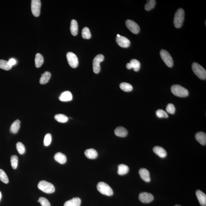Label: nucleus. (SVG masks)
<instances>
[{"label": "nucleus", "instance_id": "obj_21", "mask_svg": "<svg viewBox=\"0 0 206 206\" xmlns=\"http://www.w3.org/2000/svg\"><path fill=\"white\" fill-rule=\"evenodd\" d=\"M84 153L86 157L89 159H95L98 156L97 152L93 149H88L86 150Z\"/></svg>", "mask_w": 206, "mask_h": 206}, {"label": "nucleus", "instance_id": "obj_14", "mask_svg": "<svg viewBox=\"0 0 206 206\" xmlns=\"http://www.w3.org/2000/svg\"><path fill=\"white\" fill-rule=\"evenodd\" d=\"M196 194L200 204L202 206L206 205V195L202 191L198 190L196 192Z\"/></svg>", "mask_w": 206, "mask_h": 206}, {"label": "nucleus", "instance_id": "obj_12", "mask_svg": "<svg viewBox=\"0 0 206 206\" xmlns=\"http://www.w3.org/2000/svg\"><path fill=\"white\" fill-rule=\"evenodd\" d=\"M116 42L119 46L123 48H127L130 45V42L126 38L120 36L116 37Z\"/></svg>", "mask_w": 206, "mask_h": 206}, {"label": "nucleus", "instance_id": "obj_38", "mask_svg": "<svg viewBox=\"0 0 206 206\" xmlns=\"http://www.w3.org/2000/svg\"><path fill=\"white\" fill-rule=\"evenodd\" d=\"M39 201L42 206H51L49 201L44 197H40L39 198Z\"/></svg>", "mask_w": 206, "mask_h": 206}, {"label": "nucleus", "instance_id": "obj_36", "mask_svg": "<svg viewBox=\"0 0 206 206\" xmlns=\"http://www.w3.org/2000/svg\"><path fill=\"white\" fill-rule=\"evenodd\" d=\"M156 115L159 118H167L168 115L166 112L162 109H159L156 112Z\"/></svg>", "mask_w": 206, "mask_h": 206}, {"label": "nucleus", "instance_id": "obj_33", "mask_svg": "<svg viewBox=\"0 0 206 206\" xmlns=\"http://www.w3.org/2000/svg\"><path fill=\"white\" fill-rule=\"evenodd\" d=\"M18 157L17 156L14 155L11 156V167L14 169H16L17 168L18 164Z\"/></svg>", "mask_w": 206, "mask_h": 206}, {"label": "nucleus", "instance_id": "obj_24", "mask_svg": "<svg viewBox=\"0 0 206 206\" xmlns=\"http://www.w3.org/2000/svg\"><path fill=\"white\" fill-rule=\"evenodd\" d=\"M20 121L18 119L16 120L11 124L10 128V131L13 134L17 133L20 128Z\"/></svg>", "mask_w": 206, "mask_h": 206}, {"label": "nucleus", "instance_id": "obj_28", "mask_svg": "<svg viewBox=\"0 0 206 206\" xmlns=\"http://www.w3.org/2000/svg\"><path fill=\"white\" fill-rule=\"evenodd\" d=\"M120 88L123 91L126 92L132 91L133 89L131 84L126 83H122L119 85Z\"/></svg>", "mask_w": 206, "mask_h": 206}, {"label": "nucleus", "instance_id": "obj_25", "mask_svg": "<svg viewBox=\"0 0 206 206\" xmlns=\"http://www.w3.org/2000/svg\"><path fill=\"white\" fill-rule=\"evenodd\" d=\"M44 62V59L43 56L39 53L36 54L35 58V64L36 67L40 68L43 64Z\"/></svg>", "mask_w": 206, "mask_h": 206}, {"label": "nucleus", "instance_id": "obj_4", "mask_svg": "<svg viewBox=\"0 0 206 206\" xmlns=\"http://www.w3.org/2000/svg\"><path fill=\"white\" fill-rule=\"evenodd\" d=\"M97 188L98 191L103 195L109 196L113 195V190L108 184L104 182H99L97 184Z\"/></svg>", "mask_w": 206, "mask_h": 206}, {"label": "nucleus", "instance_id": "obj_22", "mask_svg": "<svg viewBox=\"0 0 206 206\" xmlns=\"http://www.w3.org/2000/svg\"><path fill=\"white\" fill-rule=\"evenodd\" d=\"M51 74L48 71H46L43 74H42L41 77L40 79V83L41 84H44L47 83L50 79Z\"/></svg>", "mask_w": 206, "mask_h": 206}, {"label": "nucleus", "instance_id": "obj_40", "mask_svg": "<svg viewBox=\"0 0 206 206\" xmlns=\"http://www.w3.org/2000/svg\"><path fill=\"white\" fill-rule=\"evenodd\" d=\"M8 63L10 66L12 67L13 65H14L16 64V61L14 58H11L8 61Z\"/></svg>", "mask_w": 206, "mask_h": 206}, {"label": "nucleus", "instance_id": "obj_41", "mask_svg": "<svg viewBox=\"0 0 206 206\" xmlns=\"http://www.w3.org/2000/svg\"><path fill=\"white\" fill-rule=\"evenodd\" d=\"M126 68L128 69H131L132 68V66H131L130 63H129L126 64Z\"/></svg>", "mask_w": 206, "mask_h": 206}, {"label": "nucleus", "instance_id": "obj_32", "mask_svg": "<svg viewBox=\"0 0 206 206\" xmlns=\"http://www.w3.org/2000/svg\"><path fill=\"white\" fill-rule=\"evenodd\" d=\"M82 36L84 39H90L91 38V33L90 29L87 27H85L82 31Z\"/></svg>", "mask_w": 206, "mask_h": 206}, {"label": "nucleus", "instance_id": "obj_6", "mask_svg": "<svg viewBox=\"0 0 206 206\" xmlns=\"http://www.w3.org/2000/svg\"><path fill=\"white\" fill-rule=\"evenodd\" d=\"M160 55L162 59L168 67H172L173 65V58L170 54L165 50H162L160 52Z\"/></svg>", "mask_w": 206, "mask_h": 206}, {"label": "nucleus", "instance_id": "obj_26", "mask_svg": "<svg viewBox=\"0 0 206 206\" xmlns=\"http://www.w3.org/2000/svg\"><path fill=\"white\" fill-rule=\"evenodd\" d=\"M129 171V168L128 166L125 164H120L118 166V173L120 175L126 174Z\"/></svg>", "mask_w": 206, "mask_h": 206}, {"label": "nucleus", "instance_id": "obj_1", "mask_svg": "<svg viewBox=\"0 0 206 206\" xmlns=\"http://www.w3.org/2000/svg\"><path fill=\"white\" fill-rule=\"evenodd\" d=\"M171 91L174 95L181 97H186L188 95V90L179 85H174L171 87Z\"/></svg>", "mask_w": 206, "mask_h": 206}, {"label": "nucleus", "instance_id": "obj_27", "mask_svg": "<svg viewBox=\"0 0 206 206\" xmlns=\"http://www.w3.org/2000/svg\"><path fill=\"white\" fill-rule=\"evenodd\" d=\"M54 118L57 121L61 123H65L68 122V117L62 114H58L55 115Z\"/></svg>", "mask_w": 206, "mask_h": 206}, {"label": "nucleus", "instance_id": "obj_37", "mask_svg": "<svg viewBox=\"0 0 206 206\" xmlns=\"http://www.w3.org/2000/svg\"><path fill=\"white\" fill-rule=\"evenodd\" d=\"M51 141H52V136L51 134L49 133L46 134L44 137V146H48L51 144Z\"/></svg>", "mask_w": 206, "mask_h": 206}, {"label": "nucleus", "instance_id": "obj_43", "mask_svg": "<svg viewBox=\"0 0 206 206\" xmlns=\"http://www.w3.org/2000/svg\"><path fill=\"white\" fill-rule=\"evenodd\" d=\"M175 206H181L179 205H175Z\"/></svg>", "mask_w": 206, "mask_h": 206}, {"label": "nucleus", "instance_id": "obj_3", "mask_svg": "<svg viewBox=\"0 0 206 206\" xmlns=\"http://www.w3.org/2000/svg\"><path fill=\"white\" fill-rule=\"evenodd\" d=\"M38 188L40 190L47 194L55 192V188L52 184L45 181H41L38 184Z\"/></svg>", "mask_w": 206, "mask_h": 206}, {"label": "nucleus", "instance_id": "obj_13", "mask_svg": "<svg viewBox=\"0 0 206 206\" xmlns=\"http://www.w3.org/2000/svg\"><path fill=\"white\" fill-rule=\"evenodd\" d=\"M139 174L142 179L145 181L149 182L150 181V173L147 169L142 168L139 171Z\"/></svg>", "mask_w": 206, "mask_h": 206}, {"label": "nucleus", "instance_id": "obj_2", "mask_svg": "<svg viewBox=\"0 0 206 206\" xmlns=\"http://www.w3.org/2000/svg\"><path fill=\"white\" fill-rule=\"evenodd\" d=\"M185 17V11L182 8H180L175 13L174 18V24L175 27L179 28L182 27Z\"/></svg>", "mask_w": 206, "mask_h": 206}, {"label": "nucleus", "instance_id": "obj_19", "mask_svg": "<svg viewBox=\"0 0 206 206\" xmlns=\"http://www.w3.org/2000/svg\"><path fill=\"white\" fill-rule=\"evenodd\" d=\"M81 204V199L78 197H76L66 201L64 206H80Z\"/></svg>", "mask_w": 206, "mask_h": 206}, {"label": "nucleus", "instance_id": "obj_5", "mask_svg": "<svg viewBox=\"0 0 206 206\" xmlns=\"http://www.w3.org/2000/svg\"><path fill=\"white\" fill-rule=\"evenodd\" d=\"M192 69L198 78L201 80H206V70L201 66L197 63L194 62L192 65Z\"/></svg>", "mask_w": 206, "mask_h": 206}, {"label": "nucleus", "instance_id": "obj_34", "mask_svg": "<svg viewBox=\"0 0 206 206\" xmlns=\"http://www.w3.org/2000/svg\"><path fill=\"white\" fill-rule=\"evenodd\" d=\"M156 4V1L155 0H150L145 5V9L147 11H150L154 8Z\"/></svg>", "mask_w": 206, "mask_h": 206}, {"label": "nucleus", "instance_id": "obj_30", "mask_svg": "<svg viewBox=\"0 0 206 206\" xmlns=\"http://www.w3.org/2000/svg\"><path fill=\"white\" fill-rule=\"evenodd\" d=\"M130 63L131 64L132 68H133L134 71H137L139 70L141 66L139 61L137 60L132 59L131 60Z\"/></svg>", "mask_w": 206, "mask_h": 206}, {"label": "nucleus", "instance_id": "obj_10", "mask_svg": "<svg viewBox=\"0 0 206 206\" xmlns=\"http://www.w3.org/2000/svg\"><path fill=\"white\" fill-rule=\"evenodd\" d=\"M126 25L128 28L132 33L137 34L140 31V27L137 23L130 20H127Z\"/></svg>", "mask_w": 206, "mask_h": 206}, {"label": "nucleus", "instance_id": "obj_39", "mask_svg": "<svg viewBox=\"0 0 206 206\" xmlns=\"http://www.w3.org/2000/svg\"><path fill=\"white\" fill-rule=\"evenodd\" d=\"M166 110L168 113L173 114L175 112V108L174 106L172 103H169L166 106Z\"/></svg>", "mask_w": 206, "mask_h": 206}, {"label": "nucleus", "instance_id": "obj_11", "mask_svg": "<svg viewBox=\"0 0 206 206\" xmlns=\"http://www.w3.org/2000/svg\"><path fill=\"white\" fill-rule=\"evenodd\" d=\"M139 198L143 203L151 202L154 199V197L152 194L148 192H143L139 194Z\"/></svg>", "mask_w": 206, "mask_h": 206}, {"label": "nucleus", "instance_id": "obj_35", "mask_svg": "<svg viewBox=\"0 0 206 206\" xmlns=\"http://www.w3.org/2000/svg\"><path fill=\"white\" fill-rule=\"evenodd\" d=\"M16 148L17 151L20 154L23 155L25 152V148L22 143L21 142H18L16 144Z\"/></svg>", "mask_w": 206, "mask_h": 206}, {"label": "nucleus", "instance_id": "obj_7", "mask_svg": "<svg viewBox=\"0 0 206 206\" xmlns=\"http://www.w3.org/2000/svg\"><path fill=\"white\" fill-rule=\"evenodd\" d=\"M104 57L103 55H97L93 61V72L96 74H98L100 70V63L104 60Z\"/></svg>", "mask_w": 206, "mask_h": 206}, {"label": "nucleus", "instance_id": "obj_17", "mask_svg": "<svg viewBox=\"0 0 206 206\" xmlns=\"http://www.w3.org/2000/svg\"><path fill=\"white\" fill-rule=\"evenodd\" d=\"M153 151L156 154L162 158H164L167 155V152L164 149L160 146H155L153 148Z\"/></svg>", "mask_w": 206, "mask_h": 206}, {"label": "nucleus", "instance_id": "obj_20", "mask_svg": "<svg viewBox=\"0 0 206 206\" xmlns=\"http://www.w3.org/2000/svg\"><path fill=\"white\" fill-rule=\"evenodd\" d=\"M54 159L55 161L61 164H64L67 162V157L65 155L61 152H58L54 155Z\"/></svg>", "mask_w": 206, "mask_h": 206}, {"label": "nucleus", "instance_id": "obj_8", "mask_svg": "<svg viewBox=\"0 0 206 206\" xmlns=\"http://www.w3.org/2000/svg\"><path fill=\"white\" fill-rule=\"evenodd\" d=\"M67 58L69 65L71 68H75L78 66V58L75 54L69 52L67 54Z\"/></svg>", "mask_w": 206, "mask_h": 206}, {"label": "nucleus", "instance_id": "obj_42", "mask_svg": "<svg viewBox=\"0 0 206 206\" xmlns=\"http://www.w3.org/2000/svg\"><path fill=\"white\" fill-rule=\"evenodd\" d=\"M1 197H2V194H1V193L0 192V201H1Z\"/></svg>", "mask_w": 206, "mask_h": 206}, {"label": "nucleus", "instance_id": "obj_9", "mask_svg": "<svg viewBox=\"0 0 206 206\" xmlns=\"http://www.w3.org/2000/svg\"><path fill=\"white\" fill-rule=\"evenodd\" d=\"M41 5L40 0H33L31 1L32 13L35 17H38L40 15Z\"/></svg>", "mask_w": 206, "mask_h": 206}, {"label": "nucleus", "instance_id": "obj_29", "mask_svg": "<svg viewBox=\"0 0 206 206\" xmlns=\"http://www.w3.org/2000/svg\"><path fill=\"white\" fill-rule=\"evenodd\" d=\"M12 68L8 64V61L3 60H0V68L5 70H9Z\"/></svg>", "mask_w": 206, "mask_h": 206}, {"label": "nucleus", "instance_id": "obj_18", "mask_svg": "<svg viewBox=\"0 0 206 206\" xmlns=\"http://www.w3.org/2000/svg\"><path fill=\"white\" fill-rule=\"evenodd\" d=\"M128 131L126 129L122 126L118 127L115 129V134L117 136L125 137L128 134Z\"/></svg>", "mask_w": 206, "mask_h": 206}, {"label": "nucleus", "instance_id": "obj_16", "mask_svg": "<svg viewBox=\"0 0 206 206\" xmlns=\"http://www.w3.org/2000/svg\"><path fill=\"white\" fill-rule=\"evenodd\" d=\"M195 137L197 141L202 145H205L206 144V134L202 132H197L195 134Z\"/></svg>", "mask_w": 206, "mask_h": 206}, {"label": "nucleus", "instance_id": "obj_15", "mask_svg": "<svg viewBox=\"0 0 206 206\" xmlns=\"http://www.w3.org/2000/svg\"><path fill=\"white\" fill-rule=\"evenodd\" d=\"M73 96L70 92L66 91L61 93L59 97L62 102H68L72 100Z\"/></svg>", "mask_w": 206, "mask_h": 206}, {"label": "nucleus", "instance_id": "obj_31", "mask_svg": "<svg viewBox=\"0 0 206 206\" xmlns=\"http://www.w3.org/2000/svg\"><path fill=\"white\" fill-rule=\"evenodd\" d=\"M0 180L5 184L8 183L9 182V180L6 174L2 169H0Z\"/></svg>", "mask_w": 206, "mask_h": 206}, {"label": "nucleus", "instance_id": "obj_23", "mask_svg": "<svg viewBox=\"0 0 206 206\" xmlns=\"http://www.w3.org/2000/svg\"><path fill=\"white\" fill-rule=\"evenodd\" d=\"M70 31L71 34L73 36H76L78 34V25L76 20H71L70 26Z\"/></svg>", "mask_w": 206, "mask_h": 206}]
</instances>
